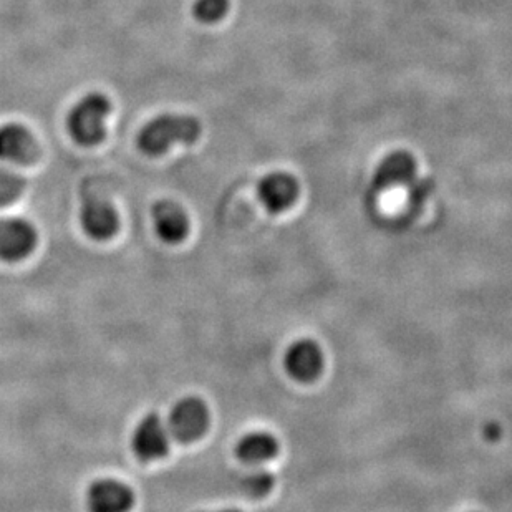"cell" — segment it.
<instances>
[{
	"label": "cell",
	"mask_w": 512,
	"mask_h": 512,
	"mask_svg": "<svg viewBox=\"0 0 512 512\" xmlns=\"http://www.w3.org/2000/svg\"><path fill=\"white\" fill-rule=\"evenodd\" d=\"M201 133V123L193 116L160 115L143 126L138 135V146L146 155H163L174 145H194Z\"/></svg>",
	"instance_id": "1"
},
{
	"label": "cell",
	"mask_w": 512,
	"mask_h": 512,
	"mask_svg": "<svg viewBox=\"0 0 512 512\" xmlns=\"http://www.w3.org/2000/svg\"><path fill=\"white\" fill-rule=\"evenodd\" d=\"M110 113L112 102L102 93H90L83 97L68 115V133L78 145H98L107 136L105 121Z\"/></svg>",
	"instance_id": "2"
},
{
	"label": "cell",
	"mask_w": 512,
	"mask_h": 512,
	"mask_svg": "<svg viewBox=\"0 0 512 512\" xmlns=\"http://www.w3.org/2000/svg\"><path fill=\"white\" fill-rule=\"evenodd\" d=\"M168 431L179 443L199 440L209 428L208 405L198 397H186L171 408Z\"/></svg>",
	"instance_id": "3"
},
{
	"label": "cell",
	"mask_w": 512,
	"mask_h": 512,
	"mask_svg": "<svg viewBox=\"0 0 512 512\" xmlns=\"http://www.w3.org/2000/svg\"><path fill=\"white\" fill-rule=\"evenodd\" d=\"M131 448L136 458L143 463L158 461L168 455L170 431L160 415L150 413L138 423L131 438Z\"/></svg>",
	"instance_id": "4"
},
{
	"label": "cell",
	"mask_w": 512,
	"mask_h": 512,
	"mask_svg": "<svg viewBox=\"0 0 512 512\" xmlns=\"http://www.w3.org/2000/svg\"><path fill=\"white\" fill-rule=\"evenodd\" d=\"M80 224L85 234L93 241H108L115 237L120 229V218L107 199L87 194L83 196L80 208Z\"/></svg>",
	"instance_id": "5"
},
{
	"label": "cell",
	"mask_w": 512,
	"mask_h": 512,
	"mask_svg": "<svg viewBox=\"0 0 512 512\" xmlns=\"http://www.w3.org/2000/svg\"><path fill=\"white\" fill-rule=\"evenodd\" d=\"M88 512H130L135 506V493L118 479H97L87 489Z\"/></svg>",
	"instance_id": "6"
},
{
	"label": "cell",
	"mask_w": 512,
	"mask_h": 512,
	"mask_svg": "<svg viewBox=\"0 0 512 512\" xmlns=\"http://www.w3.org/2000/svg\"><path fill=\"white\" fill-rule=\"evenodd\" d=\"M37 231L34 226L20 218H0V259L22 261L30 256L37 246Z\"/></svg>",
	"instance_id": "7"
},
{
	"label": "cell",
	"mask_w": 512,
	"mask_h": 512,
	"mask_svg": "<svg viewBox=\"0 0 512 512\" xmlns=\"http://www.w3.org/2000/svg\"><path fill=\"white\" fill-rule=\"evenodd\" d=\"M416 160L405 150L392 151L385 156L373 173V188L383 193L390 189L415 183Z\"/></svg>",
	"instance_id": "8"
},
{
	"label": "cell",
	"mask_w": 512,
	"mask_h": 512,
	"mask_svg": "<svg viewBox=\"0 0 512 512\" xmlns=\"http://www.w3.org/2000/svg\"><path fill=\"white\" fill-rule=\"evenodd\" d=\"M285 370L297 382L310 383L324 368V355L314 340L302 339L292 343L284 358Z\"/></svg>",
	"instance_id": "9"
},
{
	"label": "cell",
	"mask_w": 512,
	"mask_h": 512,
	"mask_svg": "<svg viewBox=\"0 0 512 512\" xmlns=\"http://www.w3.org/2000/svg\"><path fill=\"white\" fill-rule=\"evenodd\" d=\"M39 143L25 126H0V160L15 165H32L39 160Z\"/></svg>",
	"instance_id": "10"
},
{
	"label": "cell",
	"mask_w": 512,
	"mask_h": 512,
	"mask_svg": "<svg viewBox=\"0 0 512 512\" xmlns=\"http://www.w3.org/2000/svg\"><path fill=\"white\" fill-rule=\"evenodd\" d=\"M257 196L269 213H284L299 198V183L282 171L267 174L257 186Z\"/></svg>",
	"instance_id": "11"
},
{
	"label": "cell",
	"mask_w": 512,
	"mask_h": 512,
	"mask_svg": "<svg viewBox=\"0 0 512 512\" xmlns=\"http://www.w3.org/2000/svg\"><path fill=\"white\" fill-rule=\"evenodd\" d=\"M156 234L166 244H179L188 236L189 218L179 204L161 199L151 209Z\"/></svg>",
	"instance_id": "12"
},
{
	"label": "cell",
	"mask_w": 512,
	"mask_h": 512,
	"mask_svg": "<svg viewBox=\"0 0 512 512\" xmlns=\"http://www.w3.org/2000/svg\"><path fill=\"white\" fill-rule=\"evenodd\" d=\"M279 453V443L271 433L254 431L239 440L236 446L237 458L246 464H262Z\"/></svg>",
	"instance_id": "13"
},
{
	"label": "cell",
	"mask_w": 512,
	"mask_h": 512,
	"mask_svg": "<svg viewBox=\"0 0 512 512\" xmlns=\"http://www.w3.org/2000/svg\"><path fill=\"white\" fill-rule=\"evenodd\" d=\"M194 19L201 24H218L229 12V0H194Z\"/></svg>",
	"instance_id": "14"
},
{
	"label": "cell",
	"mask_w": 512,
	"mask_h": 512,
	"mask_svg": "<svg viewBox=\"0 0 512 512\" xmlns=\"http://www.w3.org/2000/svg\"><path fill=\"white\" fill-rule=\"evenodd\" d=\"M25 189V181L19 174L0 166V206L14 203Z\"/></svg>",
	"instance_id": "15"
},
{
	"label": "cell",
	"mask_w": 512,
	"mask_h": 512,
	"mask_svg": "<svg viewBox=\"0 0 512 512\" xmlns=\"http://www.w3.org/2000/svg\"><path fill=\"white\" fill-rule=\"evenodd\" d=\"M274 486V478L267 471H252L246 474L241 481V488L247 496L262 498L271 491Z\"/></svg>",
	"instance_id": "16"
},
{
	"label": "cell",
	"mask_w": 512,
	"mask_h": 512,
	"mask_svg": "<svg viewBox=\"0 0 512 512\" xmlns=\"http://www.w3.org/2000/svg\"><path fill=\"white\" fill-rule=\"evenodd\" d=\"M499 436H501V426L496 425V423H488L484 426V438L486 440H498Z\"/></svg>",
	"instance_id": "17"
},
{
	"label": "cell",
	"mask_w": 512,
	"mask_h": 512,
	"mask_svg": "<svg viewBox=\"0 0 512 512\" xmlns=\"http://www.w3.org/2000/svg\"><path fill=\"white\" fill-rule=\"evenodd\" d=\"M211 512H241V511H236V509H221V511H211Z\"/></svg>",
	"instance_id": "18"
}]
</instances>
